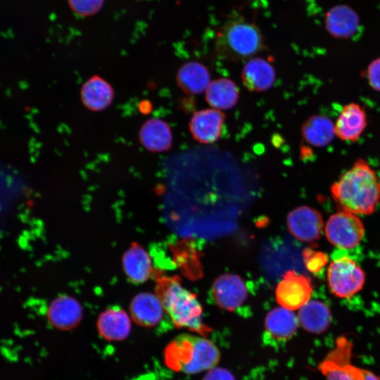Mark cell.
<instances>
[{"label":"cell","mask_w":380,"mask_h":380,"mask_svg":"<svg viewBox=\"0 0 380 380\" xmlns=\"http://www.w3.org/2000/svg\"><path fill=\"white\" fill-rule=\"evenodd\" d=\"M115 91L112 85L99 75H92L80 89L82 104L91 111L106 109L113 103Z\"/></svg>","instance_id":"obj_17"},{"label":"cell","mask_w":380,"mask_h":380,"mask_svg":"<svg viewBox=\"0 0 380 380\" xmlns=\"http://www.w3.org/2000/svg\"><path fill=\"white\" fill-rule=\"evenodd\" d=\"M276 79L273 66L262 58H254L246 62L241 72L245 87L251 91H264L272 87Z\"/></svg>","instance_id":"obj_20"},{"label":"cell","mask_w":380,"mask_h":380,"mask_svg":"<svg viewBox=\"0 0 380 380\" xmlns=\"http://www.w3.org/2000/svg\"><path fill=\"white\" fill-rule=\"evenodd\" d=\"M129 309L131 316L137 324L149 328L160 323L165 312L158 296L146 292L135 296Z\"/></svg>","instance_id":"obj_18"},{"label":"cell","mask_w":380,"mask_h":380,"mask_svg":"<svg viewBox=\"0 0 380 380\" xmlns=\"http://www.w3.org/2000/svg\"><path fill=\"white\" fill-rule=\"evenodd\" d=\"M366 78L369 87L380 92V57L374 59L367 66Z\"/></svg>","instance_id":"obj_28"},{"label":"cell","mask_w":380,"mask_h":380,"mask_svg":"<svg viewBox=\"0 0 380 380\" xmlns=\"http://www.w3.org/2000/svg\"><path fill=\"white\" fill-rule=\"evenodd\" d=\"M298 322L306 331L313 334L324 332L331 322V312L327 305L319 300H309L299 310Z\"/></svg>","instance_id":"obj_24"},{"label":"cell","mask_w":380,"mask_h":380,"mask_svg":"<svg viewBox=\"0 0 380 380\" xmlns=\"http://www.w3.org/2000/svg\"><path fill=\"white\" fill-rule=\"evenodd\" d=\"M360 22L357 13L346 5H337L327 13L325 27L334 37L348 39L355 35Z\"/></svg>","instance_id":"obj_19"},{"label":"cell","mask_w":380,"mask_h":380,"mask_svg":"<svg viewBox=\"0 0 380 380\" xmlns=\"http://www.w3.org/2000/svg\"><path fill=\"white\" fill-rule=\"evenodd\" d=\"M225 115L217 109L196 111L191 117L189 127L195 140L201 144H211L221 136Z\"/></svg>","instance_id":"obj_13"},{"label":"cell","mask_w":380,"mask_h":380,"mask_svg":"<svg viewBox=\"0 0 380 380\" xmlns=\"http://www.w3.org/2000/svg\"><path fill=\"white\" fill-rule=\"evenodd\" d=\"M264 48V39L260 29L245 20L227 21L216 36V52L227 61L236 62L248 58Z\"/></svg>","instance_id":"obj_4"},{"label":"cell","mask_w":380,"mask_h":380,"mask_svg":"<svg viewBox=\"0 0 380 380\" xmlns=\"http://www.w3.org/2000/svg\"><path fill=\"white\" fill-rule=\"evenodd\" d=\"M213 293L217 305L229 311L238 308L247 298L244 281L234 274L220 276L213 283Z\"/></svg>","instance_id":"obj_11"},{"label":"cell","mask_w":380,"mask_h":380,"mask_svg":"<svg viewBox=\"0 0 380 380\" xmlns=\"http://www.w3.org/2000/svg\"><path fill=\"white\" fill-rule=\"evenodd\" d=\"M365 232L362 220L355 214L341 211L333 214L325 225V234L332 245L350 249L361 241Z\"/></svg>","instance_id":"obj_7"},{"label":"cell","mask_w":380,"mask_h":380,"mask_svg":"<svg viewBox=\"0 0 380 380\" xmlns=\"http://www.w3.org/2000/svg\"><path fill=\"white\" fill-rule=\"evenodd\" d=\"M156 282V294L176 327L202 336L211 331L203 322V310L196 296L182 286L177 276L157 272Z\"/></svg>","instance_id":"obj_2"},{"label":"cell","mask_w":380,"mask_h":380,"mask_svg":"<svg viewBox=\"0 0 380 380\" xmlns=\"http://www.w3.org/2000/svg\"><path fill=\"white\" fill-rule=\"evenodd\" d=\"M322 215L309 206H300L287 216V226L291 234L297 239L310 242L320 238L323 229Z\"/></svg>","instance_id":"obj_10"},{"label":"cell","mask_w":380,"mask_h":380,"mask_svg":"<svg viewBox=\"0 0 380 380\" xmlns=\"http://www.w3.org/2000/svg\"><path fill=\"white\" fill-rule=\"evenodd\" d=\"M352 343L339 337L335 347L326 355L318 368L326 380H365L362 369L351 363Z\"/></svg>","instance_id":"obj_6"},{"label":"cell","mask_w":380,"mask_h":380,"mask_svg":"<svg viewBox=\"0 0 380 380\" xmlns=\"http://www.w3.org/2000/svg\"><path fill=\"white\" fill-rule=\"evenodd\" d=\"M97 329L99 335L107 341H122L129 334L130 318L121 307L110 306L99 315Z\"/></svg>","instance_id":"obj_15"},{"label":"cell","mask_w":380,"mask_h":380,"mask_svg":"<svg viewBox=\"0 0 380 380\" xmlns=\"http://www.w3.org/2000/svg\"><path fill=\"white\" fill-rule=\"evenodd\" d=\"M298 319L285 308H276L270 311L265 320L263 342L269 346H281L296 333Z\"/></svg>","instance_id":"obj_9"},{"label":"cell","mask_w":380,"mask_h":380,"mask_svg":"<svg viewBox=\"0 0 380 380\" xmlns=\"http://www.w3.org/2000/svg\"><path fill=\"white\" fill-rule=\"evenodd\" d=\"M331 292L339 298H348L360 291L365 276L361 267L352 259L342 257L332 261L327 270Z\"/></svg>","instance_id":"obj_5"},{"label":"cell","mask_w":380,"mask_h":380,"mask_svg":"<svg viewBox=\"0 0 380 380\" xmlns=\"http://www.w3.org/2000/svg\"><path fill=\"white\" fill-rule=\"evenodd\" d=\"M139 141L142 146L151 152H163L172 145V133L165 120L152 118L143 123L139 130Z\"/></svg>","instance_id":"obj_16"},{"label":"cell","mask_w":380,"mask_h":380,"mask_svg":"<svg viewBox=\"0 0 380 380\" xmlns=\"http://www.w3.org/2000/svg\"><path fill=\"white\" fill-rule=\"evenodd\" d=\"M303 258L306 267L313 273L319 272L327 262L324 253L310 248L303 251Z\"/></svg>","instance_id":"obj_27"},{"label":"cell","mask_w":380,"mask_h":380,"mask_svg":"<svg viewBox=\"0 0 380 380\" xmlns=\"http://www.w3.org/2000/svg\"><path fill=\"white\" fill-rule=\"evenodd\" d=\"M122 267L127 279L134 284L145 282L153 272L149 254L137 243H132L124 253Z\"/></svg>","instance_id":"obj_21"},{"label":"cell","mask_w":380,"mask_h":380,"mask_svg":"<svg viewBox=\"0 0 380 380\" xmlns=\"http://www.w3.org/2000/svg\"><path fill=\"white\" fill-rule=\"evenodd\" d=\"M312 291L309 278L295 271L289 270L277 285L276 298L283 308L295 310L309 301Z\"/></svg>","instance_id":"obj_8"},{"label":"cell","mask_w":380,"mask_h":380,"mask_svg":"<svg viewBox=\"0 0 380 380\" xmlns=\"http://www.w3.org/2000/svg\"><path fill=\"white\" fill-rule=\"evenodd\" d=\"M367 125L365 110L359 103L351 102L343 106L335 123V136L345 141H357Z\"/></svg>","instance_id":"obj_12"},{"label":"cell","mask_w":380,"mask_h":380,"mask_svg":"<svg viewBox=\"0 0 380 380\" xmlns=\"http://www.w3.org/2000/svg\"><path fill=\"white\" fill-rule=\"evenodd\" d=\"M220 358L216 346L202 336L179 335L169 343L165 351L166 365L186 374L210 369L215 367Z\"/></svg>","instance_id":"obj_3"},{"label":"cell","mask_w":380,"mask_h":380,"mask_svg":"<svg viewBox=\"0 0 380 380\" xmlns=\"http://www.w3.org/2000/svg\"><path fill=\"white\" fill-rule=\"evenodd\" d=\"M178 87L187 94H198L206 90L210 82V75L203 64L190 61L183 64L176 77Z\"/></svg>","instance_id":"obj_22"},{"label":"cell","mask_w":380,"mask_h":380,"mask_svg":"<svg viewBox=\"0 0 380 380\" xmlns=\"http://www.w3.org/2000/svg\"><path fill=\"white\" fill-rule=\"evenodd\" d=\"M362 371H363L365 380H380V376L374 374L371 371L363 369H362Z\"/></svg>","instance_id":"obj_30"},{"label":"cell","mask_w":380,"mask_h":380,"mask_svg":"<svg viewBox=\"0 0 380 380\" xmlns=\"http://www.w3.org/2000/svg\"><path fill=\"white\" fill-rule=\"evenodd\" d=\"M106 0H67L70 11L82 18L91 17L103 8Z\"/></svg>","instance_id":"obj_26"},{"label":"cell","mask_w":380,"mask_h":380,"mask_svg":"<svg viewBox=\"0 0 380 380\" xmlns=\"http://www.w3.org/2000/svg\"><path fill=\"white\" fill-rule=\"evenodd\" d=\"M330 190L338 207L355 215L372 214L380 201V179L363 158H357Z\"/></svg>","instance_id":"obj_1"},{"label":"cell","mask_w":380,"mask_h":380,"mask_svg":"<svg viewBox=\"0 0 380 380\" xmlns=\"http://www.w3.org/2000/svg\"><path fill=\"white\" fill-rule=\"evenodd\" d=\"M205 100L215 109L228 110L239 100L235 83L227 78H219L210 82L205 90Z\"/></svg>","instance_id":"obj_25"},{"label":"cell","mask_w":380,"mask_h":380,"mask_svg":"<svg viewBox=\"0 0 380 380\" xmlns=\"http://www.w3.org/2000/svg\"><path fill=\"white\" fill-rule=\"evenodd\" d=\"M82 317V308L80 303L75 298L67 295L56 298L47 310L49 322L61 330L75 328Z\"/></svg>","instance_id":"obj_14"},{"label":"cell","mask_w":380,"mask_h":380,"mask_svg":"<svg viewBox=\"0 0 380 380\" xmlns=\"http://www.w3.org/2000/svg\"><path fill=\"white\" fill-rule=\"evenodd\" d=\"M203 380H235V379L227 369L213 367L208 372Z\"/></svg>","instance_id":"obj_29"},{"label":"cell","mask_w":380,"mask_h":380,"mask_svg":"<svg viewBox=\"0 0 380 380\" xmlns=\"http://www.w3.org/2000/svg\"><path fill=\"white\" fill-rule=\"evenodd\" d=\"M301 134L308 144L315 147L326 146L336 137L334 122L326 115L310 116L302 125Z\"/></svg>","instance_id":"obj_23"}]
</instances>
